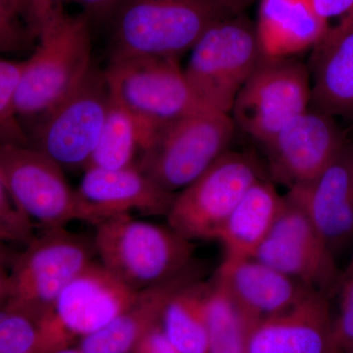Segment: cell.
<instances>
[{"label":"cell","instance_id":"cell-1","mask_svg":"<svg viewBox=\"0 0 353 353\" xmlns=\"http://www.w3.org/2000/svg\"><path fill=\"white\" fill-rule=\"evenodd\" d=\"M92 26L83 12L66 13L39 34L32 54L24 59L16 111L27 136L80 87L94 68Z\"/></svg>","mask_w":353,"mask_h":353},{"label":"cell","instance_id":"cell-2","mask_svg":"<svg viewBox=\"0 0 353 353\" xmlns=\"http://www.w3.org/2000/svg\"><path fill=\"white\" fill-rule=\"evenodd\" d=\"M231 16L209 0H122L108 22L109 62L179 58L211 25Z\"/></svg>","mask_w":353,"mask_h":353},{"label":"cell","instance_id":"cell-3","mask_svg":"<svg viewBox=\"0 0 353 353\" xmlns=\"http://www.w3.org/2000/svg\"><path fill=\"white\" fill-rule=\"evenodd\" d=\"M101 263L136 292L162 284L194 263V245L171 227L116 216L95 225Z\"/></svg>","mask_w":353,"mask_h":353},{"label":"cell","instance_id":"cell-4","mask_svg":"<svg viewBox=\"0 0 353 353\" xmlns=\"http://www.w3.org/2000/svg\"><path fill=\"white\" fill-rule=\"evenodd\" d=\"M263 57L256 24L241 13L217 21L203 32L183 72L204 105L229 113Z\"/></svg>","mask_w":353,"mask_h":353},{"label":"cell","instance_id":"cell-5","mask_svg":"<svg viewBox=\"0 0 353 353\" xmlns=\"http://www.w3.org/2000/svg\"><path fill=\"white\" fill-rule=\"evenodd\" d=\"M104 73L111 97L138 121L152 141L171 123L208 108L190 87L179 58H128L109 62Z\"/></svg>","mask_w":353,"mask_h":353},{"label":"cell","instance_id":"cell-6","mask_svg":"<svg viewBox=\"0 0 353 353\" xmlns=\"http://www.w3.org/2000/svg\"><path fill=\"white\" fill-rule=\"evenodd\" d=\"M234 131L229 113L199 109L160 130L138 165L162 189L178 194L229 150Z\"/></svg>","mask_w":353,"mask_h":353},{"label":"cell","instance_id":"cell-7","mask_svg":"<svg viewBox=\"0 0 353 353\" xmlns=\"http://www.w3.org/2000/svg\"><path fill=\"white\" fill-rule=\"evenodd\" d=\"M95 255L94 240L65 228L44 231L19 252L9 270L8 303L43 322L60 292L94 261Z\"/></svg>","mask_w":353,"mask_h":353},{"label":"cell","instance_id":"cell-8","mask_svg":"<svg viewBox=\"0 0 353 353\" xmlns=\"http://www.w3.org/2000/svg\"><path fill=\"white\" fill-rule=\"evenodd\" d=\"M263 178L261 167L252 154L228 150L176 194L166 214L168 226L190 241L217 240L236 204Z\"/></svg>","mask_w":353,"mask_h":353},{"label":"cell","instance_id":"cell-9","mask_svg":"<svg viewBox=\"0 0 353 353\" xmlns=\"http://www.w3.org/2000/svg\"><path fill=\"white\" fill-rule=\"evenodd\" d=\"M110 101L105 73L94 66L80 87L28 134L30 145L63 170H85L99 143Z\"/></svg>","mask_w":353,"mask_h":353},{"label":"cell","instance_id":"cell-10","mask_svg":"<svg viewBox=\"0 0 353 353\" xmlns=\"http://www.w3.org/2000/svg\"><path fill=\"white\" fill-rule=\"evenodd\" d=\"M311 102L310 73L294 57H263L241 88L234 122L259 143H268Z\"/></svg>","mask_w":353,"mask_h":353},{"label":"cell","instance_id":"cell-11","mask_svg":"<svg viewBox=\"0 0 353 353\" xmlns=\"http://www.w3.org/2000/svg\"><path fill=\"white\" fill-rule=\"evenodd\" d=\"M138 292L101 262H92L60 292L41 323L44 353L71 347L73 341L104 328L131 305Z\"/></svg>","mask_w":353,"mask_h":353},{"label":"cell","instance_id":"cell-12","mask_svg":"<svg viewBox=\"0 0 353 353\" xmlns=\"http://www.w3.org/2000/svg\"><path fill=\"white\" fill-rule=\"evenodd\" d=\"M0 176L32 226L48 231L79 220L76 190L63 169L34 146L0 145Z\"/></svg>","mask_w":353,"mask_h":353},{"label":"cell","instance_id":"cell-13","mask_svg":"<svg viewBox=\"0 0 353 353\" xmlns=\"http://www.w3.org/2000/svg\"><path fill=\"white\" fill-rule=\"evenodd\" d=\"M253 257L329 299L336 296L341 275L336 256L303 204L290 192Z\"/></svg>","mask_w":353,"mask_h":353},{"label":"cell","instance_id":"cell-14","mask_svg":"<svg viewBox=\"0 0 353 353\" xmlns=\"http://www.w3.org/2000/svg\"><path fill=\"white\" fill-rule=\"evenodd\" d=\"M345 143L333 117L307 109L264 146L274 176L290 190L314 181Z\"/></svg>","mask_w":353,"mask_h":353},{"label":"cell","instance_id":"cell-15","mask_svg":"<svg viewBox=\"0 0 353 353\" xmlns=\"http://www.w3.org/2000/svg\"><path fill=\"white\" fill-rule=\"evenodd\" d=\"M76 196L79 220L97 225L132 211L166 216L176 194L162 189L134 165L122 169H85Z\"/></svg>","mask_w":353,"mask_h":353},{"label":"cell","instance_id":"cell-16","mask_svg":"<svg viewBox=\"0 0 353 353\" xmlns=\"http://www.w3.org/2000/svg\"><path fill=\"white\" fill-rule=\"evenodd\" d=\"M213 280L254 324L294 307L313 290L254 257L225 255Z\"/></svg>","mask_w":353,"mask_h":353},{"label":"cell","instance_id":"cell-17","mask_svg":"<svg viewBox=\"0 0 353 353\" xmlns=\"http://www.w3.org/2000/svg\"><path fill=\"white\" fill-rule=\"evenodd\" d=\"M334 256L353 245V143L343 145L312 182L289 190Z\"/></svg>","mask_w":353,"mask_h":353},{"label":"cell","instance_id":"cell-18","mask_svg":"<svg viewBox=\"0 0 353 353\" xmlns=\"http://www.w3.org/2000/svg\"><path fill=\"white\" fill-rule=\"evenodd\" d=\"M331 299L311 290L294 307L257 322L246 353H333Z\"/></svg>","mask_w":353,"mask_h":353},{"label":"cell","instance_id":"cell-19","mask_svg":"<svg viewBox=\"0 0 353 353\" xmlns=\"http://www.w3.org/2000/svg\"><path fill=\"white\" fill-rule=\"evenodd\" d=\"M202 267L194 262L190 268L162 284L138 292L125 309L104 328L79 341L83 353H132L141 339L160 323L165 304L183 285L201 280Z\"/></svg>","mask_w":353,"mask_h":353},{"label":"cell","instance_id":"cell-20","mask_svg":"<svg viewBox=\"0 0 353 353\" xmlns=\"http://www.w3.org/2000/svg\"><path fill=\"white\" fill-rule=\"evenodd\" d=\"M311 102L334 116H353V12L330 28L314 48Z\"/></svg>","mask_w":353,"mask_h":353},{"label":"cell","instance_id":"cell-21","mask_svg":"<svg viewBox=\"0 0 353 353\" xmlns=\"http://www.w3.org/2000/svg\"><path fill=\"white\" fill-rule=\"evenodd\" d=\"M329 29L313 0H260L256 32L265 57H292L315 48Z\"/></svg>","mask_w":353,"mask_h":353},{"label":"cell","instance_id":"cell-22","mask_svg":"<svg viewBox=\"0 0 353 353\" xmlns=\"http://www.w3.org/2000/svg\"><path fill=\"white\" fill-rule=\"evenodd\" d=\"M284 204L285 196L266 179H260L252 185L218 234L217 240L224 246L225 255L254 256L273 229Z\"/></svg>","mask_w":353,"mask_h":353},{"label":"cell","instance_id":"cell-23","mask_svg":"<svg viewBox=\"0 0 353 353\" xmlns=\"http://www.w3.org/2000/svg\"><path fill=\"white\" fill-rule=\"evenodd\" d=\"M206 287L201 279L194 281L176 290L165 304L160 326L179 353H208Z\"/></svg>","mask_w":353,"mask_h":353},{"label":"cell","instance_id":"cell-24","mask_svg":"<svg viewBox=\"0 0 353 353\" xmlns=\"http://www.w3.org/2000/svg\"><path fill=\"white\" fill-rule=\"evenodd\" d=\"M152 143V138L148 132L111 97L103 129L87 168L122 169L134 166Z\"/></svg>","mask_w":353,"mask_h":353},{"label":"cell","instance_id":"cell-25","mask_svg":"<svg viewBox=\"0 0 353 353\" xmlns=\"http://www.w3.org/2000/svg\"><path fill=\"white\" fill-rule=\"evenodd\" d=\"M208 353H246L254 323L234 304L214 280L208 283L204 296Z\"/></svg>","mask_w":353,"mask_h":353},{"label":"cell","instance_id":"cell-26","mask_svg":"<svg viewBox=\"0 0 353 353\" xmlns=\"http://www.w3.org/2000/svg\"><path fill=\"white\" fill-rule=\"evenodd\" d=\"M0 353H44L41 322L8 301L0 306Z\"/></svg>","mask_w":353,"mask_h":353},{"label":"cell","instance_id":"cell-27","mask_svg":"<svg viewBox=\"0 0 353 353\" xmlns=\"http://www.w3.org/2000/svg\"><path fill=\"white\" fill-rule=\"evenodd\" d=\"M23 68L24 59L0 57V145H30L16 111V94Z\"/></svg>","mask_w":353,"mask_h":353},{"label":"cell","instance_id":"cell-28","mask_svg":"<svg viewBox=\"0 0 353 353\" xmlns=\"http://www.w3.org/2000/svg\"><path fill=\"white\" fill-rule=\"evenodd\" d=\"M350 261L341 271L336 296L339 311L334 315L333 353H343L353 343V245Z\"/></svg>","mask_w":353,"mask_h":353},{"label":"cell","instance_id":"cell-29","mask_svg":"<svg viewBox=\"0 0 353 353\" xmlns=\"http://www.w3.org/2000/svg\"><path fill=\"white\" fill-rule=\"evenodd\" d=\"M37 43L24 18L6 0H0V57L19 54Z\"/></svg>","mask_w":353,"mask_h":353},{"label":"cell","instance_id":"cell-30","mask_svg":"<svg viewBox=\"0 0 353 353\" xmlns=\"http://www.w3.org/2000/svg\"><path fill=\"white\" fill-rule=\"evenodd\" d=\"M72 0H26V23L36 39L66 14L65 6Z\"/></svg>","mask_w":353,"mask_h":353},{"label":"cell","instance_id":"cell-31","mask_svg":"<svg viewBox=\"0 0 353 353\" xmlns=\"http://www.w3.org/2000/svg\"><path fill=\"white\" fill-rule=\"evenodd\" d=\"M0 226L7 230L17 243L27 245L34 240V226L19 210L7 190L3 180L0 176Z\"/></svg>","mask_w":353,"mask_h":353},{"label":"cell","instance_id":"cell-32","mask_svg":"<svg viewBox=\"0 0 353 353\" xmlns=\"http://www.w3.org/2000/svg\"><path fill=\"white\" fill-rule=\"evenodd\" d=\"M132 353H179L165 336L159 324L153 327L141 339Z\"/></svg>","mask_w":353,"mask_h":353},{"label":"cell","instance_id":"cell-33","mask_svg":"<svg viewBox=\"0 0 353 353\" xmlns=\"http://www.w3.org/2000/svg\"><path fill=\"white\" fill-rule=\"evenodd\" d=\"M82 9L92 24L108 22L122 0H72Z\"/></svg>","mask_w":353,"mask_h":353},{"label":"cell","instance_id":"cell-34","mask_svg":"<svg viewBox=\"0 0 353 353\" xmlns=\"http://www.w3.org/2000/svg\"><path fill=\"white\" fill-rule=\"evenodd\" d=\"M316 11L329 24L332 18L347 17L353 12V0H313Z\"/></svg>","mask_w":353,"mask_h":353},{"label":"cell","instance_id":"cell-35","mask_svg":"<svg viewBox=\"0 0 353 353\" xmlns=\"http://www.w3.org/2000/svg\"><path fill=\"white\" fill-rule=\"evenodd\" d=\"M231 15H238L256 0H209Z\"/></svg>","mask_w":353,"mask_h":353},{"label":"cell","instance_id":"cell-36","mask_svg":"<svg viewBox=\"0 0 353 353\" xmlns=\"http://www.w3.org/2000/svg\"><path fill=\"white\" fill-rule=\"evenodd\" d=\"M19 252L11 246V243L0 241V267L10 269Z\"/></svg>","mask_w":353,"mask_h":353},{"label":"cell","instance_id":"cell-37","mask_svg":"<svg viewBox=\"0 0 353 353\" xmlns=\"http://www.w3.org/2000/svg\"><path fill=\"white\" fill-rule=\"evenodd\" d=\"M10 269L0 267V306L6 304L11 296Z\"/></svg>","mask_w":353,"mask_h":353},{"label":"cell","instance_id":"cell-38","mask_svg":"<svg viewBox=\"0 0 353 353\" xmlns=\"http://www.w3.org/2000/svg\"><path fill=\"white\" fill-rule=\"evenodd\" d=\"M11 6L17 11L18 13L22 16L23 18L26 17V0H6ZM26 21V20H25Z\"/></svg>","mask_w":353,"mask_h":353},{"label":"cell","instance_id":"cell-39","mask_svg":"<svg viewBox=\"0 0 353 353\" xmlns=\"http://www.w3.org/2000/svg\"><path fill=\"white\" fill-rule=\"evenodd\" d=\"M0 241H7V243H17L12 234L9 233V232L2 226H0Z\"/></svg>","mask_w":353,"mask_h":353},{"label":"cell","instance_id":"cell-40","mask_svg":"<svg viewBox=\"0 0 353 353\" xmlns=\"http://www.w3.org/2000/svg\"><path fill=\"white\" fill-rule=\"evenodd\" d=\"M50 353H83L78 347H67Z\"/></svg>","mask_w":353,"mask_h":353},{"label":"cell","instance_id":"cell-41","mask_svg":"<svg viewBox=\"0 0 353 353\" xmlns=\"http://www.w3.org/2000/svg\"><path fill=\"white\" fill-rule=\"evenodd\" d=\"M343 353H353V343L352 345H350V347L347 348V350H345Z\"/></svg>","mask_w":353,"mask_h":353}]
</instances>
